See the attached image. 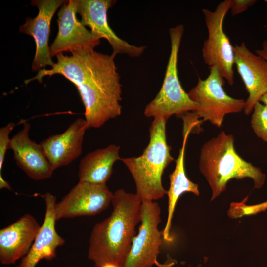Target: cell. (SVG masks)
<instances>
[{
    "label": "cell",
    "mask_w": 267,
    "mask_h": 267,
    "mask_svg": "<svg viewBox=\"0 0 267 267\" xmlns=\"http://www.w3.org/2000/svg\"><path fill=\"white\" fill-rule=\"evenodd\" d=\"M45 211L43 224L28 254L16 267H36L42 260H51L56 256V249L64 245L65 239L55 228L56 197L49 192L44 195Z\"/></svg>",
    "instance_id": "16"
},
{
    "label": "cell",
    "mask_w": 267,
    "mask_h": 267,
    "mask_svg": "<svg viewBox=\"0 0 267 267\" xmlns=\"http://www.w3.org/2000/svg\"><path fill=\"white\" fill-rule=\"evenodd\" d=\"M232 134L221 132L206 142L200 150L199 167L212 190L211 201L225 190L232 178H251L254 188L265 183L266 175L261 169L244 160L236 152Z\"/></svg>",
    "instance_id": "3"
},
{
    "label": "cell",
    "mask_w": 267,
    "mask_h": 267,
    "mask_svg": "<svg viewBox=\"0 0 267 267\" xmlns=\"http://www.w3.org/2000/svg\"><path fill=\"white\" fill-rule=\"evenodd\" d=\"M141 203L135 193H113L111 214L94 225L89 238L88 257L95 267L109 263L123 267L140 222Z\"/></svg>",
    "instance_id": "2"
},
{
    "label": "cell",
    "mask_w": 267,
    "mask_h": 267,
    "mask_svg": "<svg viewBox=\"0 0 267 267\" xmlns=\"http://www.w3.org/2000/svg\"><path fill=\"white\" fill-rule=\"evenodd\" d=\"M100 267H120L114 264L109 263H106Z\"/></svg>",
    "instance_id": "26"
},
{
    "label": "cell",
    "mask_w": 267,
    "mask_h": 267,
    "mask_svg": "<svg viewBox=\"0 0 267 267\" xmlns=\"http://www.w3.org/2000/svg\"><path fill=\"white\" fill-rule=\"evenodd\" d=\"M230 3L231 0H224L220 2L213 11L206 8L202 10L208 32L202 53L204 62L209 68L217 67L224 81L232 86L234 82V46L223 28Z\"/></svg>",
    "instance_id": "6"
},
{
    "label": "cell",
    "mask_w": 267,
    "mask_h": 267,
    "mask_svg": "<svg viewBox=\"0 0 267 267\" xmlns=\"http://www.w3.org/2000/svg\"><path fill=\"white\" fill-rule=\"evenodd\" d=\"M41 225L32 215L26 213L0 230V262L15 264L29 252Z\"/></svg>",
    "instance_id": "15"
},
{
    "label": "cell",
    "mask_w": 267,
    "mask_h": 267,
    "mask_svg": "<svg viewBox=\"0 0 267 267\" xmlns=\"http://www.w3.org/2000/svg\"><path fill=\"white\" fill-rule=\"evenodd\" d=\"M113 193L106 184L79 181L55 205L56 221L97 215L112 203Z\"/></svg>",
    "instance_id": "9"
},
{
    "label": "cell",
    "mask_w": 267,
    "mask_h": 267,
    "mask_svg": "<svg viewBox=\"0 0 267 267\" xmlns=\"http://www.w3.org/2000/svg\"><path fill=\"white\" fill-rule=\"evenodd\" d=\"M251 125L257 136L267 142V106L260 101L254 105Z\"/></svg>",
    "instance_id": "20"
},
{
    "label": "cell",
    "mask_w": 267,
    "mask_h": 267,
    "mask_svg": "<svg viewBox=\"0 0 267 267\" xmlns=\"http://www.w3.org/2000/svg\"><path fill=\"white\" fill-rule=\"evenodd\" d=\"M16 124L12 122L8 123L6 125L0 129V188L11 190L9 183L2 177L1 171L7 149L10 141L9 135Z\"/></svg>",
    "instance_id": "21"
},
{
    "label": "cell",
    "mask_w": 267,
    "mask_h": 267,
    "mask_svg": "<svg viewBox=\"0 0 267 267\" xmlns=\"http://www.w3.org/2000/svg\"><path fill=\"white\" fill-rule=\"evenodd\" d=\"M260 101L267 106V93L261 98Z\"/></svg>",
    "instance_id": "25"
},
{
    "label": "cell",
    "mask_w": 267,
    "mask_h": 267,
    "mask_svg": "<svg viewBox=\"0 0 267 267\" xmlns=\"http://www.w3.org/2000/svg\"><path fill=\"white\" fill-rule=\"evenodd\" d=\"M80 22L90 29L91 32L99 39L107 40L112 48V54H125L131 57H139L145 51V46L132 45L119 37L110 28L107 21L108 10L116 2L114 0H75Z\"/></svg>",
    "instance_id": "10"
},
{
    "label": "cell",
    "mask_w": 267,
    "mask_h": 267,
    "mask_svg": "<svg viewBox=\"0 0 267 267\" xmlns=\"http://www.w3.org/2000/svg\"><path fill=\"white\" fill-rule=\"evenodd\" d=\"M119 150V146L110 144L88 153L79 163V181L106 184L112 174L114 163L121 159Z\"/></svg>",
    "instance_id": "19"
},
{
    "label": "cell",
    "mask_w": 267,
    "mask_h": 267,
    "mask_svg": "<svg viewBox=\"0 0 267 267\" xmlns=\"http://www.w3.org/2000/svg\"><path fill=\"white\" fill-rule=\"evenodd\" d=\"M65 2L63 0H32L31 4L39 9L38 14L34 18H27L20 27L19 31L32 36L36 43V53L32 63L34 71L39 72L47 66L52 67L55 63L48 45L50 23L54 13Z\"/></svg>",
    "instance_id": "12"
},
{
    "label": "cell",
    "mask_w": 267,
    "mask_h": 267,
    "mask_svg": "<svg viewBox=\"0 0 267 267\" xmlns=\"http://www.w3.org/2000/svg\"><path fill=\"white\" fill-rule=\"evenodd\" d=\"M71 56L59 53L57 62L49 70L42 69L27 83L44 77L60 74L77 87L85 107L88 127L98 128L122 112V85L114 59L94 49H81Z\"/></svg>",
    "instance_id": "1"
},
{
    "label": "cell",
    "mask_w": 267,
    "mask_h": 267,
    "mask_svg": "<svg viewBox=\"0 0 267 267\" xmlns=\"http://www.w3.org/2000/svg\"><path fill=\"white\" fill-rule=\"evenodd\" d=\"M267 209V201L253 205H247L245 201L240 202L237 207V212L240 217L244 215L255 214Z\"/></svg>",
    "instance_id": "22"
},
{
    "label": "cell",
    "mask_w": 267,
    "mask_h": 267,
    "mask_svg": "<svg viewBox=\"0 0 267 267\" xmlns=\"http://www.w3.org/2000/svg\"><path fill=\"white\" fill-rule=\"evenodd\" d=\"M234 52V65L248 93L243 111L249 115L255 104L267 93V61L252 53L244 42L236 44Z\"/></svg>",
    "instance_id": "13"
},
{
    "label": "cell",
    "mask_w": 267,
    "mask_h": 267,
    "mask_svg": "<svg viewBox=\"0 0 267 267\" xmlns=\"http://www.w3.org/2000/svg\"><path fill=\"white\" fill-rule=\"evenodd\" d=\"M193 130L192 125L184 124L182 145L176 160L174 171L169 175L170 187L167 191L168 197V216L165 227L162 231L163 238L170 241V231L171 222L176 203L179 197L185 192H191L199 195L198 185L192 182L187 177L184 168V156L187 140L189 134Z\"/></svg>",
    "instance_id": "18"
},
{
    "label": "cell",
    "mask_w": 267,
    "mask_h": 267,
    "mask_svg": "<svg viewBox=\"0 0 267 267\" xmlns=\"http://www.w3.org/2000/svg\"><path fill=\"white\" fill-rule=\"evenodd\" d=\"M88 129L86 120L78 118L61 134L51 135L40 143L54 170L69 165L80 156Z\"/></svg>",
    "instance_id": "17"
},
{
    "label": "cell",
    "mask_w": 267,
    "mask_h": 267,
    "mask_svg": "<svg viewBox=\"0 0 267 267\" xmlns=\"http://www.w3.org/2000/svg\"><path fill=\"white\" fill-rule=\"evenodd\" d=\"M161 208L154 201L142 200L140 224L123 267H151L157 262L162 245Z\"/></svg>",
    "instance_id": "8"
},
{
    "label": "cell",
    "mask_w": 267,
    "mask_h": 267,
    "mask_svg": "<svg viewBox=\"0 0 267 267\" xmlns=\"http://www.w3.org/2000/svg\"><path fill=\"white\" fill-rule=\"evenodd\" d=\"M256 2V0H231L229 10L234 16L244 12Z\"/></svg>",
    "instance_id": "23"
},
{
    "label": "cell",
    "mask_w": 267,
    "mask_h": 267,
    "mask_svg": "<svg viewBox=\"0 0 267 267\" xmlns=\"http://www.w3.org/2000/svg\"><path fill=\"white\" fill-rule=\"evenodd\" d=\"M31 125L24 122L22 129L10 139L9 149L12 150L17 166L33 180L50 178L54 172L42 146L29 137Z\"/></svg>",
    "instance_id": "14"
},
{
    "label": "cell",
    "mask_w": 267,
    "mask_h": 267,
    "mask_svg": "<svg viewBox=\"0 0 267 267\" xmlns=\"http://www.w3.org/2000/svg\"><path fill=\"white\" fill-rule=\"evenodd\" d=\"M75 0H65L58 12V32L50 46L51 57L63 52L94 49L100 39L88 30L76 17Z\"/></svg>",
    "instance_id": "11"
},
{
    "label": "cell",
    "mask_w": 267,
    "mask_h": 267,
    "mask_svg": "<svg viewBox=\"0 0 267 267\" xmlns=\"http://www.w3.org/2000/svg\"><path fill=\"white\" fill-rule=\"evenodd\" d=\"M166 122L162 119H154L149 128V142L142 154L121 159L133 178L135 194L142 200L155 201L167 194L162 185V176L174 159L167 142Z\"/></svg>",
    "instance_id": "4"
},
{
    "label": "cell",
    "mask_w": 267,
    "mask_h": 267,
    "mask_svg": "<svg viewBox=\"0 0 267 267\" xmlns=\"http://www.w3.org/2000/svg\"><path fill=\"white\" fill-rule=\"evenodd\" d=\"M255 54L261 56L267 61V40H264L263 42L262 48L256 50Z\"/></svg>",
    "instance_id": "24"
},
{
    "label": "cell",
    "mask_w": 267,
    "mask_h": 267,
    "mask_svg": "<svg viewBox=\"0 0 267 267\" xmlns=\"http://www.w3.org/2000/svg\"><path fill=\"white\" fill-rule=\"evenodd\" d=\"M205 79L198 78L197 84L187 93L196 103L198 109L194 112L202 121H208L217 127L222 124L226 114L239 113L244 110L245 101L229 96L223 86L225 82L217 67L209 68Z\"/></svg>",
    "instance_id": "7"
},
{
    "label": "cell",
    "mask_w": 267,
    "mask_h": 267,
    "mask_svg": "<svg viewBox=\"0 0 267 267\" xmlns=\"http://www.w3.org/2000/svg\"><path fill=\"white\" fill-rule=\"evenodd\" d=\"M183 32L182 24L169 29L171 49L165 75L159 91L145 108L144 114L147 117L167 121L173 115L181 116L198 109L184 91L178 75V55Z\"/></svg>",
    "instance_id": "5"
}]
</instances>
